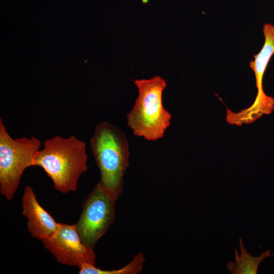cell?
I'll return each mask as SVG.
<instances>
[{"label":"cell","instance_id":"obj_4","mask_svg":"<svg viewBox=\"0 0 274 274\" xmlns=\"http://www.w3.org/2000/svg\"><path fill=\"white\" fill-rule=\"evenodd\" d=\"M37 138L13 139L0 118V193L11 200L24 171L31 166L41 147Z\"/></svg>","mask_w":274,"mask_h":274},{"label":"cell","instance_id":"obj_2","mask_svg":"<svg viewBox=\"0 0 274 274\" xmlns=\"http://www.w3.org/2000/svg\"><path fill=\"white\" fill-rule=\"evenodd\" d=\"M90 148L100 173L98 183L116 201L123 191V176L129 166L127 136L116 126L103 121L94 129Z\"/></svg>","mask_w":274,"mask_h":274},{"label":"cell","instance_id":"obj_8","mask_svg":"<svg viewBox=\"0 0 274 274\" xmlns=\"http://www.w3.org/2000/svg\"><path fill=\"white\" fill-rule=\"evenodd\" d=\"M22 207V213L27 219V229L32 237L41 240L58 230L59 223L40 204L30 186L24 188Z\"/></svg>","mask_w":274,"mask_h":274},{"label":"cell","instance_id":"obj_9","mask_svg":"<svg viewBox=\"0 0 274 274\" xmlns=\"http://www.w3.org/2000/svg\"><path fill=\"white\" fill-rule=\"evenodd\" d=\"M241 254L234 249L235 252V262L229 261L227 264V269L231 274H256L260 263L266 258L273 256L270 253L271 250L264 251L258 257L251 255L243 245L241 238H239Z\"/></svg>","mask_w":274,"mask_h":274},{"label":"cell","instance_id":"obj_10","mask_svg":"<svg viewBox=\"0 0 274 274\" xmlns=\"http://www.w3.org/2000/svg\"><path fill=\"white\" fill-rule=\"evenodd\" d=\"M146 259L142 253L136 255L131 261L124 267L112 270H105L95 265H85L79 269L80 274H138L142 271Z\"/></svg>","mask_w":274,"mask_h":274},{"label":"cell","instance_id":"obj_5","mask_svg":"<svg viewBox=\"0 0 274 274\" xmlns=\"http://www.w3.org/2000/svg\"><path fill=\"white\" fill-rule=\"evenodd\" d=\"M263 32L265 38L264 45L260 52L254 55V60L250 62V67L255 76L257 95L249 107L235 113L230 110L227 111L226 119L231 125L241 126L252 123L263 115L270 114L274 109V98L264 93L262 85L264 73L274 54V26L270 23H265Z\"/></svg>","mask_w":274,"mask_h":274},{"label":"cell","instance_id":"obj_3","mask_svg":"<svg viewBox=\"0 0 274 274\" xmlns=\"http://www.w3.org/2000/svg\"><path fill=\"white\" fill-rule=\"evenodd\" d=\"M139 96L127 116V125L133 134L148 141L162 138L169 126L171 114L164 108L162 93L166 81L160 76L135 80Z\"/></svg>","mask_w":274,"mask_h":274},{"label":"cell","instance_id":"obj_6","mask_svg":"<svg viewBox=\"0 0 274 274\" xmlns=\"http://www.w3.org/2000/svg\"><path fill=\"white\" fill-rule=\"evenodd\" d=\"M116 202L98 183L83 204L82 211L75 225L81 240L89 248L94 249L113 223Z\"/></svg>","mask_w":274,"mask_h":274},{"label":"cell","instance_id":"obj_1","mask_svg":"<svg viewBox=\"0 0 274 274\" xmlns=\"http://www.w3.org/2000/svg\"><path fill=\"white\" fill-rule=\"evenodd\" d=\"M86 144L72 135H57L46 140L39 150L33 166L42 168L52 180L54 188L66 194L75 191L80 176L88 168Z\"/></svg>","mask_w":274,"mask_h":274},{"label":"cell","instance_id":"obj_7","mask_svg":"<svg viewBox=\"0 0 274 274\" xmlns=\"http://www.w3.org/2000/svg\"><path fill=\"white\" fill-rule=\"evenodd\" d=\"M45 248L62 264L76 266L95 265L96 255L81 240L74 225L59 223L58 230L41 240Z\"/></svg>","mask_w":274,"mask_h":274}]
</instances>
